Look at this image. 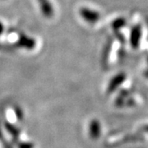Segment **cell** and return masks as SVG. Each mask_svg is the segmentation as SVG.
<instances>
[{
  "instance_id": "cell-6",
  "label": "cell",
  "mask_w": 148,
  "mask_h": 148,
  "mask_svg": "<svg viewBox=\"0 0 148 148\" xmlns=\"http://www.w3.org/2000/svg\"><path fill=\"white\" fill-rule=\"evenodd\" d=\"M3 25L0 23V34H2V32H3Z\"/></svg>"
},
{
  "instance_id": "cell-3",
  "label": "cell",
  "mask_w": 148,
  "mask_h": 148,
  "mask_svg": "<svg viewBox=\"0 0 148 148\" xmlns=\"http://www.w3.org/2000/svg\"><path fill=\"white\" fill-rule=\"evenodd\" d=\"M38 2L40 3L41 6V10L43 12V14L47 17H50L53 16V9L52 8V6L48 0H38Z\"/></svg>"
},
{
  "instance_id": "cell-4",
  "label": "cell",
  "mask_w": 148,
  "mask_h": 148,
  "mask_svg": "<svg viewBox=\"0 0 148 148\" xmlns=\"http://www.w3.org/2000/svg\"><path fill=\"white\" fill-rule=\"evenodd\" d=\"M126 24H127V21L123 17H119L111 23V26L113 27V29L117 31V30H119V29L125 27Z\"/></svg>"
},
{
  "instance_id": "cell-8",
  "label": "cell",
  "mask_w": 148,
  "mask_h": 148,
  "mask_svg": "<svg viewBox=\"0 0 148 148\" xmlns=\"http://www.w3.org/2000/svg\"><path fill=\"white\" fill-rule=\"evenodd\" d=\"M147 64H148V57H147Z\"/></svg>"
},
{
  "instance_id": "cell-5",
  "label": "cell",
  "mask_w": 148,
  "mask_h": 148,
  "mask_svg": "<svg viewBox=\"0 0 148 148\" xmlns=\"http://www.w3.org/2000/svg\"><path fill=\"white\" fill-rule=\"evenodd\" d=\"M124 78H125L124 74L120 73V74H119V75H117L116 77H115L114 79L112 80L110 85V86L111 89H114L116 86H118L120 84V83H122V82L124 81Z\"/></svg>"
},
{
  "instance_id": "cell-2",
  "label": "cell",
  "mask_w": 148,
  "mask_h": 148,
  "mask_svg": "<svg viewBox=\"0 0 148 148\" xmlns=\"http://www.w3.org/2000/svg\"><path fill=\"white\" fill-rule=\"evenodd\" d=\"M81 15L85 20L90 23H95L100 19V14L93 10H90L88 8H82L81 9Z\"/></svg>"
},
{
  "instance_id": "cell-1",
  "label": "cell",
  "mask_w": 148,
  "mask_h": 148,
  "mask_svg": "<svg viewBox=\"0 0 148 148\" xmlns=\"http://www.w3.org/2000/svg\"><path fill=\"white\" fill-rule=\"evenodd\" d=\"M142 36H143V30H142V26L140 24H136L134 25L131 29L130 32V45L132 49H137L140 46V43L142 40Z\"/></svg>"
},
{
  "instance_id": "cell-7",
  "label": "cell",
  "mask_w": 148,
  "mask_h": 148,
  "mask_svg": "<svg viewBox=\"0 0 148 148\" xmlns=\"http://www.w3.org/2000/svg\"><path fill=\"white\" fill-rule=\"evenodd\" d=\"M144 74H145V76H146V77H147V78H148V69H147V71H145V73H144Z\"/></svg>"
}]
</instances>
